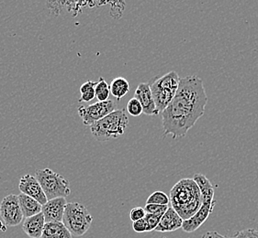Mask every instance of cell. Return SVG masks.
<instances>
[{
  "instance_id": "1",
  "label": "cell",
  "mask_w": 258,
  "mask_h": 238,
  "mask_svg": "<svg viewBox=\"0 0 258 238\" xmlns=\"http://www.w3.org/2000/svg\"><path fill=\"white\" fill-rule=\"evenodd\" d=\"M208 96L203 81L198 75L181 78L176 96L162 112L165 136L184 138L205 113Z\"/></svg>"
},
{
  "instance_id": "2",
  "label": "cell",
  "mask_w": 258,
  "mask_h": 238,
  "mask_svg": "<svg viewBox=\"0 0 258 238\" xmlns=\"http://www.w3.org/2000/svg\"><path fill=\"white\" fill-rule=\"evenodd\" d=\"M171 206L184 221L196 214L202 205L201 190L193 179L177 181L170 191Z\"/></svg>"
},
{
  "instance_id": "3",
  "label": "cell",
  "mask_w": 258,
  "mask_h": 238,
  "mask_svg": "<svg viewBox=\"0 0 258 238\" xmlns=\"http://www.w3.org/2000/svg\"><path fill=\"white\" fill-rule=\"evenodd\" d=\"M129 125V117L125 109H116L104 118L90 127L91 134L98 141L105 142L124 134Z\"/></svg>"
},
{
  "instance_id": "4",
  "label": "cell",
  "mask_w": 258,
  "mask_h": 238,
  "mask_svg": "<svg viewBox=\"0 0 258 238\" xmlns=\"http://www.w3.org/2000/svg\"><path fill=\"white\" fill-rule=\"evenodd\" d=\"M180 79L178 73L171 71L151 84V90L159 113L163 112L176 96Z\"/></svg>"
},
{
  "instance_id": "5",
  "label": "cell",
  "mask_w": 258,
  "mask_h": 238,
  "mask_svg": "<svg viewBox=\"0 0 258 238\" xmlns=\"http://www.w3.org/2000/svg\"><path fill=\"white\" fill-rule=\"evenodd\" d=\"M93 221L92 215L85 205L78 202H68L62 219L72 235L82 236L88 232Z\"/></svg>"
},
{
  "instance_id": "6",
  "label": "cell",
  "mask_w": 258,
  "mask_h": 238,
  "mask_svg": "<svg viewBox=\"0 0 258 238\" xmlns=\"http://www.w3.org/2000/svg\"><path fill=\"white\" fill-rule=\"evenodd\" d=\"M35 174L48 201L60 197L67 198L70 195V182L62 175L49 168L37 170Z\"/></svg>"
},
{
  "instance_id": "7",
  "label": "cell",
  "mask_w": 258,
  "mask_h": 238,
  "mask_svg": "<svg viewBox=\"0 0 258 238\" xmlns=\"http://www.w3.org/2000/svg\"><path fill=\"white\" fill-rule=\"evenodd\" d=\"M115 110L116 103L113 100L109 99L108 101L98 102L95 104H89L88 106L80 105L78 108V113L82 119L84 125L91 127L96 122L104 118Z\"/></svg>"
},
{
  "instance_id": "8",
  "label": "cell",
  "mask_w": 258,
  "mask_h": 238,
  "mask_svg": "<svg viewBox=\"0 0 258 238\" xmlns=\"http://www.w3.org/2000/svg\"><path fill=\"white\" fill-rule=\"evenodd\" d=\"M0 216L6 225L10 227L21 224L24 215L18 195L10 194L3 198L0 203Z\"/></svg>"
},
{
  "instance_id": "9",
  "label": "cell",
  "mask_w": 258,
  "mask_h": 238,
  "mask_svg": "<svg viewBox=\"0 0 258 238\" xmlns=\"http://www.w3.org/2000/svg\"><path fill=\"white\" fill-rule=\"evenodd\" d=\"M19 189L21 193L35 199L41 205H44L48 202V199L40 182L35 177L31 176V174H26L21 178L19 183Z\"/></svg>"
},
{
  "instance_id": "10",
  "label": "cell",
  "mask_w": 258,
  "mask_h": 238,
  "mask_svg": "<svg viewBox=\"0 0 258 238\" xmlns=\"http://www.w3.org/2000/svg\"><path fill=\"white\" fill-rule=\"evenodd\" d=\"M68 203L67 198L63 197L49 200L44 205H42L41 212L43 213L45 222H62Z\"/></svg>"
},
{
  "instance_id": "11",
  "label": "cell",
  "mask_w": 258,
  "mask_h": 238,
  "mask_svg": "<svg viewBox=\"0 0 258 238\" xmlns=\"http://www.w3.org/2000/svg\"><path fill=\"white\" fill-rule=\"evenodd\" d=\"M216 205V201L212 202H202V207L195 215L185 220L182 229L186 233H193L206 222L207 219L212 214L213 209Z\"/></svg>"
},
{
  "instance_id": "12",
  "label": "cell",
  "mask_w": 258,
  "mask_h": 238,
  "mask_svg": "<svg viewBox=\"0 0 258 238\" xmlns=\"http://www.w3.org/2000/svg\"><path fill=\"white\" fill-rule=\"evenodd\" d=\"M135 97L138 99L144 109V114L146 115H157L159 111L156 107L155 99L148 83H140L135 92Z\"/></svg>"
},
{
  "instance_id": "13",
  "label": "cell",
  "mask_w": 258,
  "mask_h": 238,
  "mask_svg": "<svg viewBox=\"0 0 258 238\" xmlns=\"http://www.w3.org/2000/svg\"><path fill=\"white\" fill-rule=\"evenodd\" d=\"M184 220L179 216V214L174 210V208L169 206L168 210L165 212L161 219L160 223L155 228V231L165 233V232H174L183 226Z\"/></svg>"
},
{
  "instance_id": "14",
  "label": "cell",
  "mask_w": 258,
  "mask_h": 238,
  "mask_svg": "<svg viewBox=\"0 0 258 238\" xmlns=\"http://www.w3.org/2000/svg\"><path fill=\"white\" fill-rule=\"evenodd\" d=\"M45 223L46 222L43 216V213L41 212L34 216L26 218L24 220L22 229L29 237L41 238Z\"/></svg>"
},
{
  "instance_id": "15",
  "label": "cell",
  "mask_w": 258,
  "mask_h": 238,
  "mask_svg": "<svg viewBox=\"0 0 258 238\" xmlns=\"http://www.w3.org/2000/svg\"><path fill=\"white\" fill-rule=\"evenodd\" d=\"M41 238H72V233L62 222L46 223Z\"/></svg>"
},
{
  "instance_id": "16",
  "label": "cell",
  "mask_w": 258,
  "mask_h": 238,
  "mask_svg": "<svg viewBox=\"0 0 258 238\" xmlns=\"http://www.w3.org/2000/svg\"><path fill=\"white\" fill-rule=\"evenodd\" d=\"M18 196L24 217H31L42 212V205L35 199L23 193H21Z\"/></svg>"
},
{
  "instance_id": "17",
  "label": "cell",
  "mask_w": 258,
  "mask_h": 238,
  "mask_svg": "<svg viewBox=\"0 0 258 238\" xmlns=\"http://www.w3.org/2000/svg\"><path fill=\"white\" fill-rule=\"evenodd\" d=\"M202 193V202H214V187L211 181L202 173H197L193 177Z\"/></svg>"
},
{
  "instance_id": "18",
  "label": "cell",
  "mask_w": 258,
  "mask_h": 238,
  "mask_svg": "<svg viewBox=\"0 0 258 238\" xmlns=\"http://www.w3.org/2000/svg\"><path fill=\"white\" fill-rule=\"evenodd\" d=\"M109 89L110 93L119 101L129 93L130 83L125 78H114L109 84Z\"/></svg>"
},
{
  "instance_id": "19",
  "label": "cell",
  "mask_w": 258,
  "mask_h": 238,
  "mask_svg": "<svg viewBox=\"0 0 258 238\" xmlns=\"http://www.w3.org/2000/svg\"><path fill=\"white\" fill-rule=\"evenodd\" d=\"M97 85V82H94L91 80H88L86 83H83L80 86V93L81 97L79 99V102H91L96 97V91L95 87Z\"/></svg>"
},
{
  "instance_id": "20",
  "label": "cell",
  "mask_w": 258,
  "mask_h": 238,
  "mask_svg": "<svg viewBox=\"0 0 258 238\" xmlns=\"http://www.w3.org/2000/svg\"><path fill=\"white\" fill-rule=\"evenodd\" d=\"M96 91V97L98 100V102H105L109 100V94H110V89L108 83L103 77H99L97 85L95 87Z\"/></svg>"
},
{
  "instance_id": "21",
  "label": "cell",
  "mask_w": 258,
  "mask_h": 238,
  "mask_svg": "<svg viewBox=\"0 0 258 238\" xmlns=\"http://www.w3.org/2000/svg\"><path fill=\"white\" fill-rule=\"evenodd\" d=\"M170 202V197L165 192L161 191H156V192L152 193L147 201L146 204H157V205H168Z\"/></svg>"
},
{
  "instance_id": "22",
  "label": "cell",
  "mask_w": 258,
  "mask_h": 238,
  "mask_svg": "<svg viewBox=\"0 0 258 238\" xmlns=\"http://www.w3.org/2000/svg\"><path fill=\"white\" fill-rule=\"evenodd\" d=\"M126 111H127L131 115H133V116H135V117L139 116V115H141V114L144 113V109H143L142 104L140 103L139 100L135 98V97L130 99V101L128 102V104H127V109H126Z\"/></svg>"
},
{
  "instance_id": "23",
  "label": "cell",
  "mask_w": 258,
  "mask_h": 238,
  "mask_svg": "<svg viewBox=\"0 0 258 238\" xmlns=\"http://www.w3.org/2000/svg\"><path fill=\"white\" fill-rule=\"evenodd\" d=\"M164 214H151V213H146L145 220L146 225H147V232L155 231V228L160 223L161 219L163 217Z\"/></svg>"
},
{
  "instance_id": "24",
  "label": "cell",
  "mask_w": 258,
  "mask_h": 238,
  "mask_svg": "<svg viewBox=\"0 0 258 238\" xmlns=\"http://www.w3.org/2000/svg\"><path fill=\"white\" fill-rule=\"evenodd\" d=\"M168 205H157V204H146L145 210L146 213L151 214H165L168 210Z\"/></svg>"
},
{
  "instance_id": "25",
  "label": "cell",
  "mask_w": 258,
  "mask_h": 238,
  "mask_svg": "<svg viewBox=\"0 0 258 238\" xmlns=\"http://www.w3.org/2000/svg\"><path fill=\"white\" fill-rule=\"evenodd\" d=\"M232 238H258V230L253 228L243 229L234 233Z\"/></svg>"
},
{
  "instance_id": "26",
  "label": "cell",
  "mask_w": 258,
  "mask_h": 238,
  "mask_svg": "<svg viewBox=\"0 0 258 238\" xmlns=\"http://www.w3.org/2000/svg\"><path fill=\"white\" fill-rule=\"evenodd\" d=\"M145 215H146V212H145V208L143 207L134 208L130 212V218L133 221V223L144 219Z\"/></svg>"
},
{
  "instance_id": "27",
  "label": "cell",
  "mask_w": 258,
  "mask_h": 238,
  "mask_svg": "<svg viewBox=\"0 0 258 238\" xmlns=\"http://www.w3.org/2000/svg\"><path fill=\"white\" fill-rule=\"evenodd\" d=\"M133 229L135 230L136 233H145L147 232V225L145 223V218L133 223Z\"/></svg>"
},
{
  "instance_id": "28",
  "label": "cell",
  "mask_w": 258,
  "mask_h": 238,
  "mask_svg": "<svg viewBox=\"0 0 258 238\" xmlns=\"http://www.w3.org/2000/svg\"><path fill=\"white\" fill-rule=\"evenodd\" d=\"M202 238H231L222 235L220 233H218L216 231H211V232H207V233L203 234Z\"/></svg>"
}]
</instances>
